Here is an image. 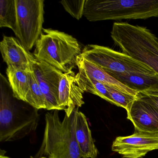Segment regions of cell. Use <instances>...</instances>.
<instances>
[{
	"label": "cell",
	"mask_w": 158,
	"mask_h": 158,
	"mask_svg": "<svg viewBox=\"0 0 158 158\" xmlns=\"http://www.w3.org/2000/svg\"><path fill=\"white\" fill-rule=\"evenodd\" d=\"M0 141H15L35 132L40 115L38 110L15 100L10 84L2 74L0 77Z\"/></svg>",
	"instance_id": "1"
},
{
	"label": "cell",
	"mask_w": 158,
	"mask_h": 158,
	"mask_svg": "<svg viewBox=\"0 0 158 158\" xmlns=\"http://www.w3.org/2000/svg\"><path fill=\"white\" fill-rule=\"evenodd\" d=\"M59 111L53 110L45 115V127L38 158H81L76 136L78 108L70 116L61 120Z\"/></svg>",
	"instance_id": "2"
},
{
	"label": "cell",
	"mask_w": 158,
	"mask_h": 158,
	"mask_svg": "<svg viewBox=\"0 0 158 158\" xmlns=\"http://www.w3.org/2000/svg\"><path fill=\"white\" fill-rule=\"evenodd\" d=\"M111 37L122 52L142 63L158 75V38L144 27L114 23Z\"/></svg>",
	"instance_id": "3"
},
{
	"label": "cell",
	"mask_w": 158,
	"mask_h": 158,
	"mask_svg": "<svg viewBox=\"0 0 158 158\" xmlns=\"http://www.w3.org/2000/svg\"><path fill=\"white\" fill-rule=\"evenodd\" d=\"M37 41L34 56L64 73L72 74L77 57L82 53L76 39L68 34L52 29H43ZM77 66V65H76Z\"/></svg>",
	"instance_id": "4"
},
{
	"label": "cell",
	"mask_w": 158,
	"mask_h": 158,
	"mask_svg": "<svg viewBox=\"0 0 158 158\" xmlns=\"http://www.w3.org/2000/svg\"><path fill=\"white\" fill-rule=\"evenodd\" d=\"M84 16L93 22L158 18V0H85Z\"/></svg>",
	"instance_id": "5"
},
{
	"label": "cell",
	"mask_w": 158,
	"mask_h": 158,
	"mask_svg": "<svg viewBox=\"0 0 158 158\" xmlns=\"http://www.w3.org/2000/svg\"><path fill=\"white\" fill-rule=\"evenodd\" d=\"M81 55L106 73H155L147 65L125 53L116 51L108 47L88 45L84 48Z\"/></svg>",
	"instance_id": "6"
},
{
	"label": "cell",
	"mask_w": 158,
	"mask_h": 158,
	"mask_svg": "<svg viewBox=\"0 0 158 158\" xmlns=\"http://www.w3.org/2000/svg\"><path fill=\"white\" fill-rule=\"evenodd\" d=\"M17 9V31L15 35L28 51L35 46L42 34L44 0H15Z\"/></svg>",
	"instance_id": "7"
},
{
	"label": "cell",
	"mask_w": 158,
	"mask_h": 158,
	"mask_svg": "<svg viewBox=\"0 0 158 158\" xmlns=\"http://www.w3.org/2000/svg\"><path fill=\"white\" fill-rule=\"evenodd\" d=\"M158 149V132L149 133L135 129L134 134L118 136L113 142L111 150L122 158H143L148 152Z\"/></svg>",
	"instance_id": "8"
},
{
	"label": "cell",
	"mask_w": 158,
	"mask_h": 158,
	"mask_svg": "<svg viewBox=\"0 0 158 158\" xmlns=\"http://www.w3.org/2000/svg\"><path fill=\"white\" fill-rule=\"evenodd\" d=\"M33 71L46 98L47 110H61L59 102V89L64 73L37 60L33 65Z\"/></svg>",
	"instance_id": "9"
},
{
	"label": "cell",
	"mask_w": 158,
	"mask_h": 158,
	"mask_svg": "<svg viewBox=\"0 0 158 158\" xmlns=\"http://www.w3.org/2000/svg\"><path fill=\"white\" fill-rule=\"evenodd\" d=\"M126 111L127 119L132 122L135 129L158 132V109L148 97L139 93Z\"/></svg>",
	"instance_id": "10"
},
{
	"label": "cell",
	"mask_w": 158,
	"mask_h": 158,
	"mask_svg": "<svg viewBox=\"0 0 158 158\" xmlns=\"http://www.w3.org/2000/svg\"><path fill=\"white\" fill-rule=\"evenodd\" d=\"M0 50L3 61L12 66L27 72L33 71L37 60L16 38L3 36L0 43Z\"/></svg>",
	"instance_id": "11"
},
{
	"label": "cell",
	"mask_w": 158,
	"mask_h": 158,
	"mask_svg": "<svg viewBox=\"0 0 158 158\" xmlns=\"http://www.w3.org/2000/svg\"><path fill=\"white\" fill-rule=\"evenodd\" d=\"M74 73H64L60 81L59 89L60 106L61 110L69 116L77 108L85 103L83 100L84 91L76 82Z\"/></svg>",
	"instance_id": "12"
},
{
	"label": "cell",
	"mask_w": 158,
	"mask_h": 158,
	"mask_svg": "<svg viewBox=\"0 0 158 158\" xmlns=\"http://www.w3.org/2000/svg\"><path fill=\"white\" fill-rule=\"evenodd\" d=\"M76 65L79 70L78 73L85 76L95 79L105 85L112 86L121 91L133 96H137L139 93L123 85L103 69L85 59L81 54L77 57Z\"/></svg>",
	"instance_id": "13"
},
{
	"label": "cell",
	"mask_w": 158,
	"mask_h": 158,
	"mask_svg": "<svg viewBox=\"0 0 158 158\" xmlns=\"http://www.w3.org/2000/svg\"><path fill=\"white\" fill-rule=\"evenodd\" d=\"M107 73L123 85L138 93L158 90V75L156 73Z\"/></svg>",
	"instance_id": "14"
},
{
	"label": "cell",
	"mask_w": 158,
	"mask_h": 158,
	"mask_svg": "<svg viewBox=\"0 0 158 158\" xmlns=\"http://www.w3.org/2000/svg\"><path fill=\"white\" fill-rule=\"evenodd\" d=\"M76 136L81 158H97L98 151L94 143L86 117L78 111L77 120Z\"/></svg>",
	"instance_id": "15"
},
{
	"label": "cell",
	"mask_w": 158,
	"mask_h": 158,
	"mask_svg": "<svg viewBox=\"0 0 158 158\" xmlns=\"http://www.w3.org/2000/svg\"><path fill=\"white\" fill-rule=\"evenodd\" d=\"M6 74L14 97L18 100L25 102L30 89L28 72L8 66Z\"/></svg>",
	"instance_id": "16"
},
{
	"label": "cell",
	"mask_w": 158,
	"mask_h": 158,
	"mask_svg": "<svg viewBox=\"0 0 158 158\" xmlns=\"http://www.w3.org/2000/svg\"><path fill=\"white\" fill-rule=\"evenodd\" d=\"M77 85L84 91L97 95L111 103L112 100L105 84L78 73L75 76Z\"/></svg>",
	"instance_id": "17"
},
{
	"label": "cell",
	"mask_w": 158,
	"mask_h": 158,
	"mask_svg": "<svg viewBox=\"0 0 158 158\" xmlns=\"http://www.w3.org/2000/svg\"><path fill=\"white\" fill-rule=\"evenodd\" d=\"M17 9L15 0H0V27L17 31Z\"/></svg>",
	"instance_id": "18"
},
{
	"label": "cell",
	"mask_w": 158,
	"mask_h": 158,
	"mask_svg": "<svg viewBox=\"0 0 158 158\" xmlns=\"http://www.w3.org/2000/svg\"><path fill=\"white\" fill-rule=\"evenodd\" d=\"M30 89L25 102L37 109L47 110V102L34 71L28 72Z\"/></svg>",
	"instance_id": "19"
},
{
	"label": "cell",
	"mask_w": 158,
	"mask_h": 158,
	"mask_svg": "<svg viewBox=\"0 0 158 158\" xmlns=\"http://www.w3.org/2000/svg\"><path fill=\"white\" fill-rule=\"evenodd\" d=\"M114 105L127 110L137 96H133L121 91L110 85H105Z\"/></svg>",
	"instance_id": "20"
},
{
	"label": "cell",
	"mask_w": 158,
	"mask_h": 158,
	"mask_svg": "<svg viewBox=\"0 0 158 158\" xmlns=\"http://www.w3.org/2000/svg\"><path fill=\"white\" fill-rule=\"evenodd\" d=\"M85 0H63L60 3L64 10L77 20H80L84 15Z\"/></svg>",
	"instance_id": "21"
},
{
	"label": "cell",
	"mask_w": 158,
	"mask_h": 158,
	"mask_svg": "<svg viewBox=\"0 0 158 158\" xmlns=\"http://www.w3.org/2000/svg\"><path fill=\"white\" fill-rule=\"evenodd\" d=\"M146 96L156 106L158 109V91H147L140 92Z\"/></svg>",
	"instance_id": "22"
},
{
	"label": "cell",
	"mask_w": 158,
	"mask_h": 158,
	"mask_svg": "<svg viewBox=\"0 0 158 158\" xmlns=\"http://www.w3.org/2000/svg\"><path fill=\"white\" fill-rule=\"evenodd\" d=\"M5 153H6V152L5 151L1 150V152H0V158H10L8 156H6L5 155Z\"/></svg>",
	"instance_id": "23"
},
{
	"label": "cell",
	"mask_w": 158,
	"mask_h": 158,
	"mask_svg": "<svg viewBox=\"0 0 158 158\" xmlns=\"http://www.w3.org/2000/svg\"><path fill=\"white\" fill-rule=\"evenodd\" d=\"M46 158V157H40V158Z\"/></svg>",
	"instance_id": "24"
}]
</instances>
